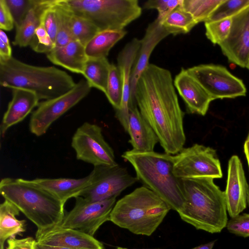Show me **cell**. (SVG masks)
<instances>
[{
  "label": "cell",
  "mask_w": 249,
  "mask_h": 249,
  "mask_svg": "<svg viewBox=\"0 0 249 249\" xmlns=\"http://www.w3.org/2000/svg\"><path fill=\"white\" fill-rule=\"evenodd\" d=\"M135 100L143 118L157 135L165 153L176 155L186 142L182 110L171 72L150 64L140 77Z\"/></svg>",
  "instance_id": "6da1fadb"
},
{
  "label": "cell",
  "mask_w": 249,
  "mask_h": 249,
  "mask_svg": "<svg viewBox=\"0 0 249 249\" xmlns=\"http://www.w3.org/2000/svg\"><path fill=\"white\" fill-rule=\"evenodd\" d=\"M212 178L180 179L184 197L181 219L197 230L219 233L228 223L225 193Z\"/></svg>",
  "instance_id": "7a4b0ae2"
},
{
  "label": "cell",
  "mask_w": 249,
  "mask_h": 249,
  "mask_svg": "<svg viewBox=\"0 0 249 249\" xmlns=\"http://www.w3.org/2000/svg\"><path fill=\"white\" fill-rule=\"evenodd\" d=\"M0 193L36 225L37 231L59 225L65 216V204L31 180L3 178Z\"/></svg>",
  "instance_id": "3957f363"
},
{
  "label": "cell",
  "mask_w": 249,
  "mask_h": 249,
  "mask_svg": "<svg viewBox=\"0 0 249 249\" xmlns=\"http://www.w3.org/2000/svg\"><path fill=\"white\" fill-rule=\"evenodd\" d=\"M75 84L71 76L53 66L30 65L13 56L7 60H0V86L32 91L39 100L60 96Z\"/></svg>",
  "instance_id": "277c9868"
},
{
  "label": "cell",
  "mask_w": 249,
  "mask_h": 249,
  "mask_svg": "<svg viewBox=\"0 0 249 249\" xmlns=\"http://www.w3.org/2000/svg\"><path fill=\"white\" fill-rule=\"evenodd\" d=\"M122 157L132 165L137 178L144 186L159 196L171 209L178 213L182 209L184 197L180 179L173 173L174 156L131 149L124 152Z\"/></svg>",
  "instance_id": "5b68a950"
},
{
  "label": "cell",
  "mask_w": 249,
  "mask_h": 249,
  "mask_svg": "<svg viewBox=\"0 0 249 249\" xmlns=\"http://www.w3.org/2000/svg\"><path fill=\"white\" fill-rule=\"evenodd\" d=\"M171 209L159 196L143 185L116 202L109 221L135 234L150 236Z\"/></svg>",
  "instance_id": "8992f818"
},
{
  "label": "cell",
  "mask_w": 249,
  "mask_h": 249,
  "mask_svg": "<svg viewBox=\"0 0 249 249\" xmlns=\"http://www.w3.org/2000/svg\"><path fill=\"white\" fill-rule=\"evenodd\" d=\"M74 15L91 22L100 31L122 30L139 18L137 0H61Z\"/></svg>",
  "instance_id": "52a82bcc"
},
{
  "label": "cell",
  "mask_w": 249,
  "mask_h": 249,
  "mask_svg": "<svg viewBox=\"0 0 249 249\" xmlns=\"http://www.w3.org/2000/svg\"><path fill=\"white\" fill-rule=\"evenodd\" d=\"M174 158L173 173L179 179L223 177L216 151L210 147L195 143L183 148Z\"/></svg>",
  "instance_id": "ba28073f"
},
{
  "label": "cell",
  "mask_w": 249,
  "mask_h": 249,
  "mask_svg": "<svg viewBox=\"0 0 249 249\" xmlns=\"http://www.w3.org/2000/svg\"><path fill=\"white\" fill-rule=\"evenodd\" d=\"M91 88L86 79H81L66 93L39 103L30 118V132L38 137L44 135L54 122L86 97Z\"/></svg>",
  "instance_id": "9c48e42d"
},
{
  "label": "cell",
  "mask_w": 249,
  "mask_h": 249,
  "mask_svg": "<svg viewBox=\"0 0 249 249\" xmlns=\"http://www.w3.org/2000/svg\"><path fill=\"white\" fill-rule=\"evenodd\" d=\"M88 187L80 192V196L90 201H100L117 197L123 191L138 180L126 168L118 164L114 166H94Z\"/></svg>",
  "instance_id": "30bf717a"
},
{
  "label": "cell",
  "mask_w": 249,
  "mask_h": 249,
  "mask_svg": "<svg viewBox=\"0 0 249 249\" xmlns=\"http://www.w3.org/2000/svg\"><path fill=\"white\" fill-rule=\"evenodd\" d=\"M71 145L77 160L94 166L118 164L114 150L105 140L98 125L84 123L74 133Z\"/></svg>",
  "instance_id": "8fae6325"
},
{
  "label": "cell",
  "mask_w": 249,
  "mask_h": 249,
  "mask_svg": "<svg viewBox=\"0 0 249 249\" xmlns=\"http://www.w3.org/2000/svg\"><path fill=\"white\" fill-rule=\"evenodd\" d=\"M187 71L214 100L235 98L246 95L247 89L243 81L223 66L201 64Z\"/></svg>",
  "instance_id": "7c38bea8"
},
{
  "label": "cell",
  "mask_w": 249,
  "mask_h": 249,
  "mask_svg": "<svg viewBox=\"0 0 249 249\" xmlns=\"http://www.w3.org/2000/svg\"><path fill=\"white\" fill-rule=\"evenodd\" d=\"M75 199L74 207L57 227L75 230L93 236L103 224L109 221L116 197L100 201H90L80 196Z\"/></svg>",
  "instance_id": "4fadbf2b"
},
{
  "label": "cell",
  "mask_w": 249,
  "mask_h": 249,
  "mask_svg": "<svg viewBox=\"0 0 249 249\" xmlns=\"http://www.w3.org/2000/svg\"><path fill=\"white\" fill-rule=\"evenodd\" d=\"M229 62L243 68L249 65V6L232 17L230 34L219 45Z\"/></svg>",
  "instance_id": "5bb4252c"
},
{
  "label": "cell",
  "mask_w": 249,
  "mask_h": 249,
  "mask_svg": "<svg viewBox=\"0 0 249 249\" xmlns=\"http://www.w3.org/2000/svg\"><path fill=\"white\" fill-rule=\"evenodd\" d=\"M248 189L242 162L238 156L233 155L228 162L224 191L227 211L231 218L239 215L246 208Z\"/></svg>",
  "instance_id": "9a60e30c"
},
{
  "label": "cell",
  "mask_w": 249,
  "mask_h": 249,
  "mask_svg": "<svg viewBox=\"0 0 249 249\" xmlns=\"http://www.w3.org/2000/svg\"><path fill=\"white\" fill-rule=\"evenodd\" d=\"M169 35L157 18L148 24L143 38L141 39V46L132 69L129 107L137 105L135 100L136 85L142 73L149 64V59L152 52L156 46Z\"/></svg>",
  "instance_id": "2e32d148"
},
{
  "label": "cell",
  "mask_w": 249,
  "mask_h": 249,
  "mask_svg": "<svg viewBox=\"0 0 249 249\" xmlns=\"http://www.w3.org/2000/svg\"><path fill=\"white\" fill-rule=\"evenodd\" d=\"M141 46V39L133 38L119 53L117 66L123 85V96L120 108L115 110V117L127 132L130 102V81L132 67Z\"/></svg>",
  "instance_id": "e0dca14e"
},
{
  "label": "cell",
  "mask_w": 249,
  "mask_h": 249,
  "mask_svg": "<svg viewBox=\"0 0 249 249\" xmlns=\"http://www.w3.org/2000/svg\"><path fill=\"white\" fill-rule=\"evenodd\" d=\"M174 84L183 100L188 113L204 116L214 100L202 86L182 68L175 76Z\"/></svg>",
  "instance_id": "ac0fdd59"
},
{
  "label": "cell",
  "mask_w": 249,
  "mask_h": 249,
  "mask_svg": "<svg viewBox=\"0 0 249 249\" xmlns=\"http://www.w3.org/2000/svg\"><path fill=\"white\" fill-rule=\"evenodd\" d=\"M36 241L41 244L76 249H105L103 244L93 236L71 229L55 227L36 231Z\"/></svg>",
  "instance_id": "d6986e66"
},
{
  "label": "cell",
  "mask_w": 249,
  "mask_h": 249,
  "mask_svg": "<svg viewBox=\"0 0 249 249\" xmlns=\"http://www.w3.org/2000/svg\"><path fill=\"white\" fill-rule=\"evenodd\" d=\"M127 132L130 136L128 142L135 151H154L155 145L159 142L157 135L141 115L137 105L129 108Z\"/></svg>",
  "instance_id": "ffe728a7"
},
{
  "label": "cell",
  "mask_w": 249,
  "mask_h": 249,
  "mask_svg": "<svg viewBox=\"0 0 249 249\" xmlns=\"http://www.w3.org/2000/svg\"><path fill=\"white\" fill-rule=\"evenodd\" d=\"M12 89V98L0 125L2 136L10 127L23 120L39 104V99L33 92L21 89Z\"/></svg>",
  "instance_id": "44dd1931"
},
{
  "label": "cell",
  "mask_w": 249,
  "mask_h": 249,
  "mask_svg": "<svg viewBox=\"0 0 249 249\" xmlns=\"http://www.w3.org/2000/svg\"><path fill=\"white\" fill-rule=\"evenodd\" d=\"M46 55L52 63L72 72L82 74L89 58L85 46L75 40L64 46L54 48Z\"/></svg>",
  "instance_id": "7402d4cb"
},
{
  "label": "cell",
  "mask_w": 249,
  "mask_h": 249,
  "mask_svg": "<svg viewBox=\"0 0 249 249\" xmlns=\"http://www.w3.org/2000/svg\"><path fill=\"white\" fill-rule=\"evenodd\" d=\"M90 179L89 174L80 178H38L31 180L65 204L68 199L77 196L89 186Z\"/></svg>",
  "instance_id": "603a6c76"
},
{
  "label": "cell",
  "mask_w": 249,
  "mask_h": 249,
  "mask_svg": "<svg viewBox=\"0 0 249 249\" xmlns=\"http://www.w3.org/2000/svg\"><path fill=\"white\" fill-rule=\"evenodd\" d=\"M20 211L13 203L7 200L0 205V249H4L6 240L21 235L26 231V221L20 220L16 216Z\"/></svg>",
  "instance_id": "cb8c5ba5"
},
{
  "label": "cell",
  "mask_w": 249,
  "mask_h": 249,
  "mask_svg": "<svg viewBox=\"0 0 249 249\" xmlns=\"http://www.w3.org/2000/svg\"><path fill=\"white\" fill-rule=\"evenodd\" d=\"M50 1L51 0H40L39 4L28 12L20 25L16 27L14 45L20 47L30 45L36 30L41 23V15Z\"/></svg>",
  "instance_id": "d4e9b609"
},
{
  "label": "cell",
  "mask_w": 249,
  "mask_h": 249,
  "mask_svg": "<svg viewBox=\"0 0 249 249\" xmlns=\"http://www.w3.org/2000/svg\"><path fill=\"white\" fill-rule=\"evenodd\" d=\"M122 30H106L99 32L85 46L89 58L107 57L111 49L126 34Z\"/></svg>",
  "instance_id": "484cf974"
},
{
  "label": "cell",
  "mask_w": 249,
  "mask_h": 249,
  "mask_svg": "<svg viewBox=\"0 0 249 249\" xmlns=\"http://www.w3.org/2000/svg\"><path fill=\"white\" fill-rule=\"evenodd\" d=\"M110 65L107 57L88 58L82 75L91 88L106 93Z\"/></svg>",
  "instance_id": "4316f807"
},
{
  "label": "cell",
  "mask_w": 249,
  "mask_h": 249,
  "mask_svg": "<svg viewBox=\"0 0 249 249\" xmlns=\"http://www.w3.org/2000/svg\"><path fill=\"white\" fill-rule=\"evenodd\" d=\"M181 5L175 8L160 22L170 35L187 34L198 24Z\"/></svg>",
  "instance_id": "83f0119b"
},
{
  "label": "cell",
  "mask_w": 249,
  "mask_h": 249,
  "mask_svg": "<svg viewBox=\"0 0 249 249\" xmlns=\"http://www.w3.org/2000/svg\"><path fill=\"white\" fill-rule=\"evenodd\" d=\"M54 6L57 19V33L55 48H57L64 46L73 40L70 29L72 12L62 3L61 0H54Z\"/></svg>",
  "instance_id": "f1b7e54d"
},
{
  "label": "cell",
  "mask_w": 249,
  "mask_h": 249,
  "mask_svg": "<svg viewBox=\"0 0 249 249\" xmlns=\"http://www.w3.org/2000/svg\"><path fill=\"white\" fill-rule=\"evenodd\" d=\"M223 0H183L181 6L197 23L206 22Z\"/></svg>",
  "instance_id": "f546056e"
},
{
  "label": "cell",
  "mask_w": 249,
  "mask_h": 249,
  "mask_svg": "<svg viewBox=\"0 0 249 249\" xmlns=\"http://www.w3.org/2000/svg\"><path fill=\"white\" fill-rule=\"evenodd\" d=\"M70 29L73 40L80 42L84 46L100 32L89 20L72 13L70 19Z\"/></svg>",
  "instance_id": "4dcf8cb0"
},
{
  "label": "cell",
  "mask_w": 249,
  "mask_h": 249,
  "mask_svg": "<svg viewBox=\"0 0 249 249\" xmlns=\"http://www.w3.org/2000/svg\"><path fill=\"white\" fill-rule=\"evenodd\" d=\"M105 95L115 110L118 109L123 96V85L117 65L111 64Z\"/></svg>",
  "instance_id": "1f68e13d"
},
{
  "label": "cell",
  "mask_w": 249,
  "mask_h": 249,
  "mask_svg": "<svg viewBox=\"0 0 249 249\" xmlns=\"http://www.w3.org/2000/svg\"><path fill=\"white\" fill-rule=\"evenodd\" d=\"M232 21V17L217 21L205 22L206 37L213 44L219 45L228 37Z\"/></svg>",
  "instance_id": "d6a6232c"
},
{
  "label": "cell",
  "mask_w": 249,
  "mask_h": 249,
  "mask_svg": "<svg viewBox=\"0 0 249 249\" xmlns=\"http://www.w3.org/2000/svg\"><path fill=\"white\" fill-rule=\"evenodd\" d=\"M248 6L249 0H223L206 21L232 17Z\"/></svg>",
  "instance_id": "836d02e7"
},
{
  "label": "cell",
  "mask_w": 249,
  "mask_h": 249,
  "mask_svg": "<svg viewBox=\"0 0 249 249\" xmlns=\"http://www.w3.org/2000/svg\"><path fill=\"white\" fill-rule=\"evenodd\" d=\"M14 18L16 27L20 25L26 15L40 0H5Z\"/></svg>",
  "instance_id": "e575fe53"
},
{
  "label": "cell",
  "mask_w": 249,
  "mask_h": 249,
  "mask_svg": "<svg viewBox=\"0 0 249 249\" xmlns=\"http://www.w3.org/2000/svg\"><path fill=\"white\" fill-rule=\"evenodd\" d=\"M29 46L36 53L47 54L55 48V43L40 23L36 30Z\"/></svg>",
  "instance_id": "d590c367"
},
{
  "label": "cell",
  "mask_w": 249,
  "mask_h": 249,
  "mask_svg": "<svg viewBox=\"0 0 249 249\" xmlns=\"http://www.w3.org/2000/svg\"><path fill=\"white\" fill-rule=\"evenodd\" d=\"M40 21L55 43L57 33V19L54 0H51L49 4L43 10L41 15Z\"/></svg>",
  "instance_id": "8d00e7d4"
},
{
  "label": "cell",
  "mask_w": 249,
  "mask_h": 249,
  "mask_svg": "<svg viewBox=\"0 0 249 249\" xmlns=\"http://www.w3.org/2000/svg\"><path fill=\"white\" fill-rule=\"evenodd\" d=\"M183 0H148L143 4L146 9H156L158 12L157 18L160 22L171 11L182 4Z\"/></svg>",
  "instance_id": "74e56055"
},
{
  "label": "cell",
  "mask_w": 249,
  "mask_h": 249,
  "mask_svg": "<svg viewBox=\"0 0 249 249\" xmlns=\"http://www.w3.org/2000/svg\"><path fill=\"white\" fill-rule=\"evenodd\" d=\"M226 227L231 233L243 237H249V213L239 214L231 218Z\"/></svg>",
  "instance_id": "f35d334b"
},
{
  "label": "cell",
  "mask_w": 249,
  "mask_h": 249,
  "mask_svg": "<svg viewBox=\"0 0 249 249\" xmlns=\"http://www.w3.org/2000/svg\"><path fill=\"white\" fill-rule=\"evenodd\" d=\"M14 25V18L5 0H0V29L9 31Z\"/></svg>",
  "instance_id": "ab89813d"
},
{
  "label": "cell",
  "mask_w": 249,
  "mask_h": 249,
  "mask_svg": "<svg viewBox=\"0 0 249 249\" xmlns=\"http://www.w3.org/2000/svg\"><path fill=\"white\" fill-rule=\"evenodd\" d=\"M36 242V240L31 237L22 239L10 238L7 240L8 246L6 249H35Z\"/></svg>",
  "instance_id": "60d3db41"
},
{
  "label": "cell",
  "mask_w": 249,
  "mask_h": 249,
  "mask_svg": "<svg viewBox=\"0 0 249 249\" xmlns=\"http://www.w3.org/2000/svg\"><path fill=\"white\" fill-rule=\"evenodd\" d=\"M12 56L10 44H6L0 40V60H7Z\"/></svg>",
  "instance_id": "b9f144b4"
},
{
  "label": "cell",
  "mask_w": 249,
  "mask_h": 249,
  "mask_svg": "<svg viewBox=\"0 0 249 249\" xmlns=\"http://www.w3.org/2000/svg\"><path fill=\"white\" fill-rule=\"evenodd\" d=\"M35 249H76L62 246L44 245L39 243L37 241L35 244Z\"/></svg>",
  "instance_id": "7bdbcfd3"
},
{
  "label": "cell",
  "mask_w": 249,
  "mask_h": 249,
  "mask_svg": "<svg viewBox=\"0 0 249 249\" xmlns=\"http://www.w3.org/2000/svg\"><path fill=\"white\" fill-rule=\"evenodd\" d=\"M216 240L211 241L208 243L200 245L191 249H213Z\"/></svg>",
  "instance_id": "ee69618b"
},
{
  "label": "cell",
  "mask_w": 249,
  "mask_h": 249,
  "mask_svg": "<svg viewBox=\"0 0 249 249\" xmlns=\"http://www.w3.org/2000/svg\"><path fill=\"white\" fill-rule=\"evenodd\" d=\"M244 152L247 160L249 168V141L246 140L244 145Z\"/></svg>",
  "instance_id": "f6af8a7d"
},
{
  "label": "cell",
  "mask_w": 249,
  "mask_h": 249,
  "mask_svg": "<svg viewBox=\"0 0 249 249\" xmlns=\"http://www.w3.org/2000/svg\"><path fill=\"white\" fill-rule=\"evenodd\" d=\"M247 203H248V205L249 206V189H248V197H247Z\"/></svg>",
  "instance_id": "bcb514c9"
},
{
  "label": "cell",
  "mask_w": 249,
  "mask_h": 249,
  "mask_svg": "<svg viewBox=\"0 0 249 249\" xmlns=\"http://www.w3.org/2000/svg\"><path fill=\"white\" fill-rule=\"evenodd\" d=\"M247 69L249 70V65ZM246 140L249 141V133H248V136H247Z\"/></svg>",
  "instance_id": "7dc6e473"
},
{
  "label": "cell",
  "mask_w": 249,
  "mask_h": 249,
  "mask_svg": "<svg viewBox=\"0 0 249 249\" xmlns=\"http://www.w3.org/2000/svg\"><path fill=\"white\" fill-rule=\"evenodd\" d=\"M116 249H128L124 248H122V247H118Z\"/></svg>",
  "instance_id": "c3c4849f"
},
{
  "label": "cell",
  "mask_w": 249,
  "mask_h": 249,
  "mask_svg": "<svg viewBox=\"0 0 249 249\" xmlns=\"http://www.w3.org/2000/svg\"></svg>",
  "instance_id": "681fc988"
}]
</instances>
